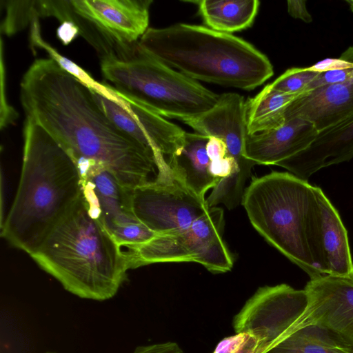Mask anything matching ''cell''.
I'll use <instances>...</instances> for the list:
<instances>
[{"label":"cell","mask_w":353,"mask_h":353,"mask_svg":"<svg viewBox=\"0 0 353 353\" xmlns=\"http://www.w3.org/2000/svg\"><path fill=\"white\" fill-rule=\"evenodd\" d=\"M20 99L26 119L46 130L75 162L100 165L128 189L151 181L153 154L120 130L90 88L52 59H37L29 67Z\"/></svg>","instance_id":"1"},{"label":"cell","mask_w":353,"mask_h":353,"mask_svg":"<svg viewBox=\"0 0 353 353\" xmlns=\"http://www.w3.org/2000/svg\"><path fill=\"white\" fill-rule=\"evenodd\" d=\"M19 186L1 223V236L29 254L74 205L82 192L78 166L41 126L26 119Z\"/></svg>","instance_id":"2"},{"label":"cell","mask_w":353,"mask_h":353,"mask_svg":"<svg viewBox=\"0 0 353 353\" xmlns=\"http://www.w3.org/2000/svg\"><path fill=\"white\" fill-rule=\"evenodd\" d=\"M30 256L69 292L99 301L117 293L129 270L123 248L91 214L82 192Z\"/></svg>","instance_id":"3"},{"label":"cell","mask_w":353,"mask_h":353,"mask_svg":"<svg viewBox=\"0 0 353 353\" xmlns=\"http://www.w3.org/2000/svg\"><path fill=\"white\" fill-rule=\"evenodd\" d=\"M139 43L149 54L194 80L252 90L274 74L268 58L251 43L202 26L150 28Z\"/></svg>","instance_id":"4"},{"label":"cell","mask_w":353,"mask_h":353,"mask_svg":"<svg viewBox=\"0 0 353 353\" xmlns=\"http://www.w3.org/2000/svg\"><path fill=\"white\" fill-rule=\"evenodd\" d=\"M104 79L119 95L163 117L184 120L212 108L217 94L146 52L139 41L100 59Z\"/></svg>","instance_id":"5"},{"label":"cell","mask_w":353,"mask_h":353,"mask_svg":"<svg viewBox=\"0 0 353 353\" xmlns=\"http://www.w3.org/2000/svg\"><path fill=\"white\" fill-rule=\"evenodd\" d=\"M314 199V186L307 181L274 171L253 179L241 202L256 230L310 279L323 275L312 260L307 239Z\"/></svg>","instance_id":"6"},{"label":"cell","mask_w":353,"mask_h":353,"mask_svg":"<svg viewBox=\"0 0 353 353\" xmlns=\"http://www.w3.org/2000/svg\"><path fill=\"white\" fill-rule=\"evenodd\" d=\"M223 211L212 207L187 229L157 234L139 245L123 248L128 269L157 263L194 262L213 273L230 271L233 259L222 239Z\"/></svg>","instance_id":"7"},{"label":"cell","mask_w":353,"mask_h":353,"mask_svg":"<svg viewBox=\"0 0 353 353\" xmlns=\"http://www.w3.org/2000/svg\"><path fill=\"white\" fill-rule=\"evenodd\" d=\"M151 0H69L73 23L100 56L113 55L147 31Z\"/></svg>","instance_id":"8"},{"label":"cell","mask_w":353,"mask_h":353,"mask_svg":"<svg viewBox=\"0 0 353 353\" xmlns=\"http://www.w3.org/2000/svg\"><path fill=\"white\" fill-rule=\"evenodd\" d=\"M307 303L304 290L285 283L258 288L233 318L235 332L251 336L243 352L269 353L289 336Z\"/></svg>","instance_id":"9"},{"label":"cell","mask_w":353,"mask_h":353,"mask_svg":"<svg viewBox=\"0 0 353 353\" xmlns=\"http://www.w3.org/2000/svg\"><path fill=\"white\" fill-rule=\"evenodd\" d=\"M77 165L82 180V194L90 212L101 220L121 248L144 243L157 235L133 214L132 190L123 186L100 165L88 162Z\"/></svg>","instance_id":"10"},{"label":"cell","mask_w":353,"mask_h":353,"mask_svg":"<svg viewBox=\"0 0 353 353\" xmlns=\"http://www.w3.org/2000/svg\"><path fill=\"white\" fill-rule=\"evenodd\" d=\"M130 204L138 220L157 234L184 230L210 208L173 174L133 189Z\"/></svg>","instance_id":"11"},{"label":"cell","mask_w":353,"mask_h":353,"mask_svg":"<svg viewBox=\"0 0 353 353\" xmlns=\"http://www.w3.org/2000/svg\"><path fill=\"white\" fill-rule=\"evenodd\" d=\"M92 94L111 121L150 152L157 175L170 174L167 158L182 148L185 132L164 117L119 95L114 99L93 90Z\"/></svg>","instance_id":"12"},{"label":"cell","mask_w":353,"mask_h":353,"mask_svg":"<svg viewBox=\"0 0 353 353\" xmlns=\"http://www.w3.org/2000/svg\"><path fill=\"white\" fill-rule=\"evenodd\" d=\"M307 305L289 336L307 326L321 327L353 350V279L321 275L307 283Z\"/></svg>","instance_id":"13"},{"label":"cell","mask_w":353,"mask_h":353,"mask_svg":"<svg viewBox=\"0 0 353 353\" xmlns=\"http://www.w3.org/2000/svg\"><path fill=\"white\" fill-rule=\"evenodd\" d=\"M307 239L312 260L321 274L353 279L347 230L338 211L316 186L308 216Z\"/></svg>","instance_id":"14"},{"label":"cell","mask_w":353,"mask_h":353,"mask_svg":"<svg viewBox=\"0 0 353 353\" xmlns=\"http://www.w3.org/2000/svg\"><path fill=\"white\" fill-rule=\"evenodd\" d=\"M183 122L196 133L221 139L226 145V156L236 161L246 183L256 163L245 156L248 132L245 101L242 96L234 92L220 94L218 102L210 110Z\"/></svg>","instance_id":"15"},{"label":"cell","mask_w":353,"mask_h":353,"mask_svg":"<svg viewBox=\"0 0 353 353\" xmlns=\"http://www.w3.org/2000/svg\"><path fill=\"white\" fill-rule=\"evenodd\" d=\"M353 157V112L339 123L318 133L305 150L280 162L297 177L307 181L319 170Z\"/></svg>","instance_id":"16"},{"label":"cell","mask_w":353,"mask_h":353,"mask_svg":"<svg viewBox=\"0 0 353 353\" xmlns=\"http://www.w3.org/2000/svg\"><path fill=\"white\" fill-rule=\"evenodd\" d=\"M319 132L310 122L298 117L285 118L276 129L247 134L245 156L257 164L276 165L305 150Z\"/></svg>","instance_id":"17"},{"label":"cell","mask_w":353,"mask_h":353,"mask_svg":"<svg viewBox=\"0 0 353 353\" xmlns=\"http://www.w3.org/2000/svg\"><path fill=\"white\" fill-rule=\"evenodd\" d=\"M353 112V82L330 84L304 92L288 106L285 118L298 117L311 123L319 132Z\"/></svg>","instance_id":"18"},{"label":"cell","mask_w":353,"mask_h":353,"mask_svg":"<svg viewBox=\"0 0 353 353\" xmlns=\"http://www.w3.org/2000/svg\"><path fill=\"white\" fill-rule=\"evenodd\" d=\"M209 137L199 133L186 132L181 150L167 158L174 176L184 187L201 199L219 180L210 172V160L206 144Z\"/></svg>","instance_id":"19"},{"label":"cell","mask_w":353,"mask_h":353,"mask_svg":"<svg viewBox=\"0 0 353 353\" xmlns=\"http://www.w3.org/2000/svg\"><path fill=\"white\" fill-rule=\"evenodd\" d=\"M188 2L198 6L199 14L206 27L227 34L252 26L260 4L257 0H199Z\"/></svg>","instance_id":"20"},{"label":"cell","mask_w":353,"mask_h":353,"mask_svg":"<svg viewBox=\"0 0 353 353\" xmlns=\"http://www.w3.org/2000/svg\"><path fill=\"white\" fill-rule=\"evenodd\" d=\"M297 96L278 92L268 85L265 86L255 97L245 101L248 134L264 132L281 126L285 121L288 106Z\"/></svg>","instance_id":"21"},{"label":"cell","mask_w":353,"mask_h":353,"mask_svg":"<svg viewBox=\"0 0 353 353\" xmlns=\"http://www.w3.org/2000/svg\"><path fill=\"white\" fill-rule=\"evenodd\" d=\"M269 353H353L326 330L304 327L288 336Z\"/></svg>","instance_id":"22"},{"label":"cell","mask_w":353,"mask_h":353,"mask_svg":"<svg viewBox=\"0 0 353 353\" xmlns=\"http://www.w3.org/2000/svg\"><path fill=\"white\" fill-rule=\"evenodd\" d=\"M319 73L307 68H290L268 84V86L278 92L297 96L306 91L308 85Z\"/></svg>","instance_id":"23"},{"label":"cell","mask_w":353,"mask_h":353,"mask_svg":"<svg viewBox=\"0 0 353 353\" xmlns=\"http://www.w3.org/2000/svg\"><path fill=\"white\" fill-rule=\"evenodd\" d=\"M343 54L353 63V46L347 49ZM353 82V65L346 68H341L320 72L315 79L308 85L307 90L320 86Z\"/></svg>","instance_id":"24"},{"label":"cell","mask_w":353,"mask_h":353,"mask_svg":"<svg viewBox=\"0 0 353 353\" xmlns=\"http://www.w3.org/2000/svg\"><path fill=\"white\" fill-rule=\"evenodd\" d=\"M1 129L7 128L18 118V113L9 105L6 97V68L3 59V41H1Z\"/></svg>","instance_id":"25"},{"label":"cell","mask_w":353,"mask_h":353,"mask_svg":"<svg viewBox=\"0 0 353 353\" xmlns=\"http://www.w3.org/2000/svg\"><path fill=\"white\" fill-rule=\"evenodd\" d=\"M251 336L245 332L236 333L222 339L212 353H238L247 344Z\"/></svg>","instance_id":"26"},{"label":"cell","mask_w":353,"mask_h":353,"mask_svg":"<svg viewBox=\"0 0 353 353\" xmlns=\"http://www.w3.org/2000/svg\"><path fill=\"white\" fill-rule=\"evenodd\" d=\"M132 353H184L175 342H164L138 346Z\"/></svg>","instance_id":"27"},{"label":"cell","mask_w":353,"mask_h":353,"mask_svg":"<svg viewBox=\"0 0 353 353\" xmlns=\"http://www.w3.org/2000/svg\"><path fill=\"white\" fill-rule=\"evenodd\" d=\"M206 152L210 161L219 160L226 156V145L221 139L210 137L206 144Z\"/></svg>","instance_id":"28"},{"label":"cell","mask_w":353,"mask_h":353,"mask_svg":"<svg viewBox=\"0 0 353 353\" xmlns=\"http://www.w3.org/2000/svg\"><path fill=\"white\" fill-rule=\"evenodd\" d=\"M288 11L290 16L295 19H299L305 23L312 21V16L308 12L305 1H288Z\"/></svg>","instance_id":"29"},{"label":"cell","mask_w":353,"mask_h":353,"mask_svg":"<svg viewBox=\"0 0 353 353\" xmlns=\"http://www.w3.org/2000/svg\"><path fill=\"white\" fill-rule=\"evenodd\" d=\"M77 34H79L78 29L71 23H63L58 30L59 37L65 44L70 42Z\"/></svg>","instance_id":"30"},{"label":"cell","mask_w":353,"mask_h":353,"mask_svg":"<svg viewBox=\"0 0 353 353\" xmlns=\"http://www.w3.org/2000/svg\"><path fill=\"white\" fill-rule=\"evenodd\" d=\"M347 2L350 4V8L352 11L353 12V0H347Z\"/></svg>","instance_id":"31"},{"label":"cell","mask_w":353,"mask_h":353,"mask_svg":"<svg viewBox=\"0 0 353 353\" xmlns=\"http://www.w3.org/2000/svg\"><path fill=\"white\" fill-rule=\"evenodd\" d=\"M47 353H54V352H47Z\"/></svg>","instance_id":"32"}]
</instances>
